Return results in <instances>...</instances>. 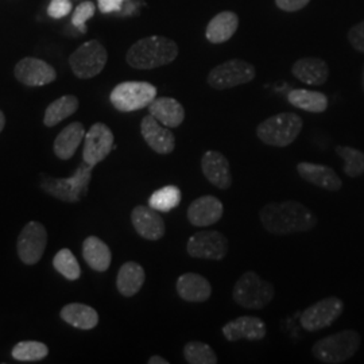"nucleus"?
<instances>
[{
    "instance_id": "1",
    "label": "nucleus",
    "mask_w": 364,
    "mask_h": 364,
    "mask_svg": "<svg viewBox=\"0 0 364 364\" xmlns=\"http://www.w3.org/2000/svg\"><path fill=\"white\" fill-rule=\"evenodd\" d=\"M263 228L273 235L308 232L317 225V216L299 201L269 203L259 212Z\"/></svg>"
},
{
    "instance_id": "2",
    "label": "nucleus",
    "mask_w": 364,
    "mask_h": 364,
    "mask_svg": "<svg viewBox=\"0 0 364 364\" xmlns=\"http://www.w3.org/2000/svg\"><path fill=\"white\" fill-rule=\"evenodd\" d=\"M178 55V46L173 39L151 36L136 41L126 54L127 64L139 70L169 65Z\"/></svg>"
},
{
    "instance_id": "3",
    "label": "nucleus",
    "mask_w": 364,
    "mask_h": 364,
    "mask_svg": "<svg viewBox=\"0 0 364 364\" xmlns=\"http://www.w3.org/2000/svg\"><path fill=\"white\" fill-rule=\"evenodd\" d=\"M360 344V335L353 329H346L316 341L312 353L321 363H344L356 355Z\"/></svg>"
},
{
    "instance_id": "4",
    "label": "nucleus",
    "mask_w": 364,
    "mask_h": 364,
    "mask_svg": "<svg viewBox=\"0 0 364 364\" xmlns=\"http://www.w3.org/2000/svg\"><path fill=\"white\" fill-rule=\"evenodd\" d=\"M302 127V117L293 112H282L263 120L257 127V136L267 146L287 147L299 138Z\"/></svg>"
},
{
    "instance_id": "5",
    "label": "nucleus",
    "mask_w": 364,
    "mask_h": 364,
    "mask_svg": "<svg viewBox=\"0 0 364 364\" xmlns=\"http://www.w3.org/2000/svg\"><path fill=\"white\" fill-rule=\"evenodd\" d=\"M93 168L95 166L84 162L78 166L77 171L69 178H53L48 174H42L41 186L46 193L61 201L77 203L88 193Z\"/></svg>"
},
{
    "instance_id": "6",
    "label": "nucleus",
    "mask_w": 364,
    "mask_h": 364,
    "mask_svg": "<svg viewBox=\"0 0 364 364\" xmlns=\"http://www.w3.org/2000/svg\"><path fill=\"white\" fill-rule=\"evenodd\" d=\"M275 289L272 282L262 279L255 272H246L235 284L232 297L245 309L259 311L274 299Z\"/></svg>"
},
{
    "instance_id": "7",
    "label": "nucleus",
    "mask_w": 364,
    "mask_h": 364,
    "mask_svg": "<svg viewBox=\"0 0 364 364\" xmlns=\"http://www.w3.org/2000/svg\"><path fill=\"white\" fill-rule=\"evenodd\" d=\"M156 97V88L146 81H124L109 95L112 105L120 112H134L146 108Z\"/></svg>"
},
{
    "instance_id": "8",
    "label": "nucleus",
    "mask_w": 364,
    "mask_h": 364,
    "mask_svg": "<svg viewBox=\"0 0 364 364\" xmlns=\"http://www.w3.org/2000/svg\"><path fill=\"white\" fill-rule=\"evenodd\" d=\"M255 76L257 70L252 64L245 60L232 58L210 69L207 82L210 88L224 91L248 84L255 78Z\"/></svg>"
},
{
    "instance_id": "9",
    "label": "nucleus",
    "mask_w": 364,
    "mask_h": 364,
    "mask_svg": "<svg viewBox=\"0 0 364 364\" xmlns=\"http://www.w3.org/2000/svg\"><path fill=\"white\" fill-rule=\"evenodd\" d=\"M107 61L108 53L99 41L85 42L69 58L72 72L82 80L100 75L107 65Z\"/></svg>"
},
{
    "instance_id": "10",
    "label": "nucleus",
    "mask_w": 364,
    "mask_h": 364,
    "mask_svg": "<svg viewBox=\"0 0 364 364\" xmlns=\"http://www.w3.org/2000/svg\"><path fill=\"white\" fill-rule=\"evenodd\" d=\"M344 311V302L338 297H326L311 305L299 316L301 326L308 332H317L332 326Z\"/></svg>"
},
{
    "instance_id": "11",
    "label": "nucleus",
    "mask_w": 364,
    "mask_h": 364,
    "mask_svg": "<svg viewBox=\"0 0 364 364\" xmlns=\"http://www.w3.org/2000/svg\"><path fill=\"white\" fill-rule=\"evenodd\" d=\"M186 251L196 259H224L228 252V239L219 231H200L189 237Z\"/></svg>"
},
{
    "instance_id": "12",
    "label": "nucleus",
    "mask_w": 364,
    "mask_h": 364,
    "mask_svg": "<svg viewBox=\"0 0 364 364\" xmlns=\"http://www.w3.org/2000/svg\"><path fill=\"white\" fill-rule=\"evenodd\" d=\"M46 243V228L38 221H30L18 237V257L26 264H36L42 258Z\"/></svg>"
},
{
    "instance_id": "13",
    "label": "nucleus",
    "mask_w": 364,
    "mask_h": 364,
    "mask_svg": "<svg viewBox=\"0 0 364 364\" xmlns=\"http://www.w3.org/2000/svg\"><path fill=\"white\" fill-rule=\"evenodd\" d=\"M114 134L105 123H95L85 134V144L82 151L84 162L96 166L105 161L108 154L115 149Z\"/></svg>"
},
{
    "instance_id": "14",
    "label": "nucleus",
    "mask_w": 364,
    "mask_h": 364,
    "mask_svg": "<svg viewBox=\"0 0 364 364\" xmlns=\"http://www.w3.org/2000/svg\"><path fill=\"white\" fill-rule=\"evenodd\" d=\"M14 73L16 80L27 87H43L53 82L57 77L52 65L33 57L21 60L15 65Z\"/></svg>"
},
{
    "instance_id": "15",
    "label": "nucleus",
    "mask_w": 364,
    "mask_h": 364,
    "mask_svg": "<svg viewBox=\"0 0 364 364\" xmlns=\"http://www.w3.org/2000/svg\"><path fill=\"white\" fill-rule=\"evenodd\" d=\"M141 134L147 146L156 151V154L168 156L176 149V136L169 127L161 124L153 115H147L142 119Z\"/></svg>"
},
{
    "instance_id": "16",
    "label": "nucleus",
    "mask_w": 364,
    "mask_h": 364,
    "mask_svg": "<svg viewBox=\"0 0 364 364\" xmlns=\"http://www.w3.org/2000/svg\"><path fill=\"white\" fill-rule=\"evenodd\" d=\"M223 335L228 341H259L267 335V326L259 317L242 316L223 326Z\"/></svg>"
},
{
    "instance_id": "17",
    "label": "nucleus",
    "mask_w": 364,
    "mask_h": 364,
    "mask_svg": "<svg viewBox=\"0 0 364 364\" xmlns=\"http://www.w3.org/2000/svg\"><path fill=\"white\" fill-rule=\"evenodd\" d=\"M224 213L223 203L215 196H201L188 208V220L198 228L209 227L220 220Z\"/></svg>"
},
{
    "instance_id": "18",
    "label": "nucleus",
    "mask_w": 364,
    "mask_h": 364,
    "mask_svg": "<svg viewBox=\"0 0 364 364\" xmlns=\"http://www.w3.org/2000/svg\"><path fill=\"white\" fill-rule=\"evenodd\" d=\"M201 170L204 177L218 189L225 191L232 185L231 166L220 151L209 150L201 158Z\"/></svg>"
},
{
    "instance_id": "19",
    "label": "nucleus",
    "mask_w": 364,
    "mask_h": 364,
    "mask_svg": "<svg viewBox=\"0 0 364 364\" xmlns=\"http://www.w3.org/2000/svg\"><path fill=\"white\" fill-rule=\"evenodd\" d=\"M131 223L138 235L146 240L156 242L165 235V221L151 207H135L131 213Z\"/></svg>"
},
{
    "instance_id": "20",
    "label": "nucleus",
    "mask_w": 364,
    "mask_h": 364,
    "mask_svg": "<svg viewBox=\"0 0 364 364\" xmlns=\"http://www.w3.org/2000/svg\"><path fill=\"white\" fill-rule=\"evenodd\" d=\"M297 171L301 178H304L305 181L329 192H338L343 188V181L338 177V173L326 165L299 162Z\"/></svg>"
},
{
    "instance_id": "21",
    "label": "nucleus",
    "mask_w": 364,
    "mask_h": 364,
    "mask_svg": "<svg viewBox=\"0 0 364 364\" xmlns=\"http://www.w3.org/2000/svg\"><path fill=\"white\" fill-rule=\"evenodd\" d=\"M293 76L306 85H324L329 78V66L317 57H304L291 68Z\"/></svg>"
},
{
    "instance_id": "22",
    "label": "nucleus",
    "mask_w": 364,
    "mask_h": 364,
    "mask_svg": "<svg viewBox=\"0 0 364 364\" xmlns=\"http://www.w3.org/2000/svg\"><path fill=\"white\" fill-rule=\"evenodd\" d=\"M176 289L186 302H205L210 299L212 287L208 279L197 273H185L178 277Z\"/></svg>"
},
{
    "instance_id": "23",
    "label": "nucleus",
    "mask_w": 364,
    "mask_h": 364,
    "mask_svg": "<svg viewBox=\"0 0 364 364\" xmlns=\"http://www.w3.org/2000/svg\"><path fill=\"white\" fill-rule=\"evenodd\" d=\"M150 115L156 117V120L169 127L176 129L181 126L185 119V109L181 103L173 97H156L153 103L149 105Z\"/></svg>"
},
{
    "instance_id": "24",
    "label": "nucleus",
    "mask_w": 364,
    "mask_h": 364,
    "mask_svg": "<svg viewBox=\"0 0 364 364\" xmlns=\"http://www.w3.org/2000/svg\"><path fill=\"white\" fill-rule=\"evenodd\" d=\"M239 27V16L234 11H221L215 15L205 28V38L213 45H220L234 37Z\"/></svg>"
},
{
    "instance_id": "25",
    "label": "nucleus",
    "mask_w": 364,
    "mask_h": 364,
    "mask_svg": "<svg viewBox=\"0 0 364 364\" xmlns=\"http://www.w3.org/2000/svg\"><path fill=\"white\" fill-rule=\"evenodd\" d=\"M82 257L92 270L105 273L112 260L111 250L105 245L102 239L97 236H90L82 243Z\"/></svg>"
},
{
    "instance_id": "26",
    "label": "nucleus",
    "mask_w": 364,
    "mask_h": 364,
    "mask_svg": "<svg viewBox=\"0 0 364 364\" xmlns=\"http://www.w3.org/2000/svg\"><path fill=\"white\" fill-rule=\"evenodd\" d=\"M85 138V129L80 122H73L66 126L64 130L58 134L54 141V154L60 159H69L75 156L78 146Z\"/></svg>"
},
{
    "instance_id": "27",
    "label": "nucleus",
    "mask_w": 364,
    "mask_h": 364,
    "mask_svg": "<svg viewBox=\"0 0 364 364\" xmlns=\"http://www.w3.org/2000/svg\"><path fill=\"white\" fill-rule=\"evenodd\" d=\"M144 269L139 263L126 262L117 273V290L124 297H134L144 287Z\"/></svg>"
},
{
    "instance_id": "28",
    "label": "nucleus",
    "mask_w": 364,
    "mask_h": 364,
    "mask_svg": "<svg viewBox=\"0 0 364 364\" xmlns=\"http://www.w3.org/2000/svg\"><path fill=\"white\" fill-rule=\"evenodd\" d=\"M61 318L69 326L90 331L99 324V314L85 304H69L61 309Z\"/></svg>"
},
{
    "instance_id": "29",
    "label": "nucleus",
    "mask_w": 364,
    "mask_h": 364,
    "mask_svg": "<svg viewBox=\"0 0 364 364\" xmlns=\"http://www.w3.org/2000/svg\"><path fill=\"white\" fill-rule=\"evenodd\" d=\"M287 102L306 112L321 114L328 108V97L324 93L308 90H293L287 95Z\"/></svg>"
},
{
    "instance_id": "30",
    "label": "nucleus",
    "mask_w": 364,
    "mask_h": 364,
    "mask_svg": "<svg viewBox=\"0 0 364 364\" xmlns=\"http://www.w3.org/2000/svg\"><path fill=\"white\" fill-rule=\"evenodd\" d=\"M78 108V99L76 96L66 95L46 108L45 117H43V123L48 127H54L58 123H61L66 117H72Z\"/></svg>"
},
{
    "instance_id": "31",
    "label": "nucleus",
    "mask_w": 364,
    "mask_h": 364,
    "mask_svg": "<svg viewBox=\"0 0 364 364\" xmlns=\"http://www.w3.org/2000/svg\"><path fill=\"white\" fill-rule=\"evenodd\" d=\"M181 189L176 185H166L156 191L149 198V207L158 212H170L181 203Z\"/></svg>"
},
{
    "instance_id": "32",
    "label": "nucleus",
    "mask_w": 364,
    "mask_h": 364,
    "mask_svg": "<svg viewBox=\"0 0 364 364\" xmlns=\"http://www.w3.org/2000/svg\"><path fill=\"white\" fill-rule=\"evenodd\" d=\"M336 154H338L343 161L344 166L343 170L344 173L351 177L356 178L364 174V153L353 149L350 146H336Z\"/></svg>"
},
{
    "instance_id": "33",
    "label": "nucleus",
    "mask_w": 364,
    "mask_h": 364,
    "mask_svg": "<svg viewBox=\"0 0 364 364\" xmlns=\"http://www.w3.org/2000/svg\"><path fill=\"white\" fill-rule=\"evenodd\" d=\"M183 358L189 364H216L219 362L218 355L210 346L201 341H189L185 344Z\"/></svg>"
},
{
    "instance_id": "34",
    "label": "nucleus",
    "mask_w": 364,
    "mask_h": 364,
    "mask_svg": "<svg viewBox=\"0 0 364 364\" xmlns=\"http://www.w3.org/2000/svg\"><path fill=\"white\" fill-rule=\"evenodd\" d=\"M11 355L19 362H38L49 355V348L41 341H21L14 347Z\"/></svg>"
},
{
    "instance_id": "35",
    "label": "nucleus",
    "mask_w": 364,
    "mask_h": 364,
    "mask_svg": "<svg viewBox=\"0 0 364 364\" xmlns=\"http://www.w3.org/2000/svg\"><path fill=\"white\" fill-rule=\"evenodd\" d=\"M53 266L58 273L65 277L69 281H76L81 275V267L78 264L77 259L73 255V252L68 248H63L55 254L53 259Z\"/></svg>"
},
{
    "instance_id": "36",
    "label": "nucleus",
    "mask_w": 364,
    "mask_h": 364,
    "mask_svg": "<svg viewBox=\"0 0 364 364\" xmlns=\"http://www.w3.org/2000/svg\"><path fill=\"white\" fill-rule=\"evenodd\" d=\"M96 13V6L92 1H84L78 4L75 9V13L72 16L73 26L78 28L80 33H87V22L91 19Z\"/></svg>"
},
{
    "instance_id": "37",
    "label": "nucleus",
    "mask_w": 364,
    "mask_h": 364,
    "mask_svg": "<svg viewBox=\"0 0 364 364\" xmlns=\"http://www.w3.org/2000/svg\"><path fill=\"white\" fill-rule=\"evenodd\" d=\"M347 38L356 52L364 53V21L350 28Z\"/></svg>"
},
{
    "instance_id": "38",
    "label": "nucleus",
    "mask_w": 364,
    "mask_h": 364,
    "mask_svg": "<svg viewBox=\"0 0 364 364\" xmlns=\"http://www.w3.org/2000/svg\"><path fill=\"white\" fill-rule=\"evenodd\" d=\"M72 9L73 6L69 0H52L48 7V15L54 19H61L70 14Z\"/></svg>"
},
{
    "instance_id": "39",
    "label": "nucleus",
    "mask_w": 364,
    "mask_h": 364,
    "mask_svg": "<svg viewBox=\"0 0 364 364\" xmlns=\"http://www.w3.org/2000/svg\"><path fill=\"white\" fill-rule=\"evenodd\" d=\"M311 0H275V4L279 10L287 13H296L306 7Z\"/></svg>"
},
{
    "instance_id": "40",
    "label": "nucleus",
    "mask_w": 364,
    "mask_h": 364,
    "mask_svg": "<svg viewBox=\"0 0 364 364\" xmlns=\"http://www.w3.org/2000/svg\"><path fill=\"white\" fill-rule=\"evenodd\" d=\"M124 4V0H97L100 13L111 14L120 11Z\"/></svg>"
},
{
    "instance_id": "41",
    "label": "nucleus",
    "mask_w": 364,
    "mask_h": 364,
    "mask_svg": "<svg viewBox=\"0 0 364 364\" xmlns=\"http://www.w3.org/2000/svg\"><path fill=\"white\" fill-rule=\"evenodd\" d=\"M149 364H169V360H166L165 358H162V356H158V355H154V356H151L150 359H149Z\"/></svg>"
},
{
    "instance_id": "42",
    "label": "nucleus",
    "mask_w": 364,
    "mask_h": 364,
    "mask_svg": "<svg viewBox=\"0 0 364 364\" xmlns=\"http://www.w3.org/2000/svg\"><path fill=\"white\" fill-rule=\"evenodd\" d=\"M4 124H6V117H4V114L0 111V132L4 129Z\"/></svg>"
},
{
    "instance_id": "43",
    "label": "nucleus",
    "mask_w": 364,
    "mask_h": 364,
    "mask_svg": "<svg viewBox=\"0 0 364 364\" xmlns=\"http://www.w3.org/2000/svg\"><path fill=\"white\" fill-rule=\"evenodd\" d=\"M362 90L364 92V66H363V73H362Z\"/></svg>"
}]
</instances>
